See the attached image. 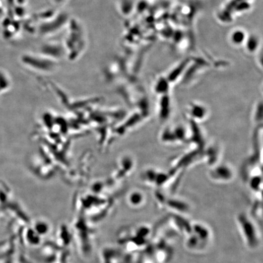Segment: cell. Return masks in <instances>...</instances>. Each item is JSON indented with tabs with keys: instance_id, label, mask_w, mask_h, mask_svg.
I'll return each mask as SVG.
<instances>
[{
	"instance_id": "8",
	"label": "cell",
	"mask_w": 263,
	"mask_h": 263,
	"mask_svg": "<svg viewBox=\"0 0 263 263\" xmlns=\"http://www.w3.org/2000/svg\"><path fill=\"white\" fill-rule=\"evenodd\" d=\"M169 81L164 77H160L155 85V91L159 95H166L169 92Z\"/></svg>"
},
{
	"instance_id": "12",
	"label": "cell",
	"mask_w": 263,
	"mask_h": 263,
	"mask_svg": "<svg viewBox=\"0 0 263 263\" xmlns=\"http://www.w3.org/2000/svg\"><path fill=\"white\" fill-rule=\"evenodd\" d=\"M130 200L131 203H132L133 205H138L143 202V196L138 193H134V194L131 196Z\"/></svg>"
},
{
	"instance_id": "4",
	"label": "cell",
	"mask_w": 263,
	"mask_h": 263,
	"mask_svg": "<svg viewBox=\"0 0 263 263\" xmlns=\"http://www.w3.org/2000/svg\"><path fill=\"white\" fill-rule=\"evenodd\" d=\"M158 106V115L160 120L165 121L168 119L171 112V101L168 94L162 95Z\"/></svg>"
},
{
	"instance_id": "11",
	"label": "cell",
	"mask_w": 263,
	"mask_h": 263,
	"mask_svg": "<svg viewBox=\"0 0 263 263\" xmlns=\"http://www.w3.org/2000/svg\"><path fill=\"white\" fill-rule=\"evenodd\" d=\"M188 237L189 238H188L186 245L188 248L192 249V250L197 248L198 247L200 246V244L202 243L199 240H198V238L197 236L193 234V233Z\"/></svg>"
},
{
	"instance_id": "6",
	"label": "cell",
	"mask_w": 263,
	"mask_h": 263,
	"mask_svg": "<svg viewBox=\"0 0 263 263\" xmlns=\"http://www.w3.org/2000/svg\"><path fill=\"white\" fill-rule=\"evenodd\" d=\"M189 112L191 116L196 121L202 120L205 119L207 115V111L202 105L197 103H192L190 104Z\"/></svg>"
},
{
	"instance_id": "5",
	"label": "cell",
	"mask_w": 263,
	"mask_h": 263,
	"mask_svg": "<svg viewBox=\"0 0 263 263\" xmlns=\"http://www.w3.org/2000/svg\"><path fill=\"white\" fill-rule=\"evenodd\" d=\"M165 206L175 211L177 214L187 213L190 210V206L186 202L176 198L166 199Z\"/></svg>"
},
{
	"instance_id": "13",
	"label": "cell",
	"mask_w": 263,
	"mask_h": 263,
	"mask_svg": "<svg viewBox=\"0 0 263 263\" xmlns=\"http://www.w3.org/2000/svg\"><path fill=\"white\" fill-rule=\"evenodd\" d=\"M244 39V34L242 31H236L233 34L232 40L236 44H241Z\"/></svg>"
},
{
	"instance_id": "2",
	"label": "cell",
	"mask_w": 263,
	"mask_h": 263,
	"mask_svg": "<svg viewBox=\"0 0 263 263\" xmlns=\"http://www.w3.org/2000/svg\"><path fill=\"white\" fill-rule=\"evenodd\" d=\"M210 174L212 179L218 182H229L233 177L232 169L225 165L216 166L210 171Z\"/></svg>"
},
{
	"instance_id": "10",
	"label": "cell",
	"mask_w": 263,
	"mask_h": 263,
	"mask_svg": "<svg viewBox=\"0 0 263 263\" xmlns=\"http://www.w3.org/2000/svg\"><path fill=\"white\" fill-rule=\"evenodd\" d=\"M249 185H250L251 189L253 190V191L257 193H259L260 191L262 192V177H260L259 175H256L252 177Z\"/></svg>"
},
{
	"instance_id": "1",
	"label": "cell",
	"mask_w": 263,
	"mask_h": 263,
	"mask_svg": "<svg viewBox=\"0 0 263 263\" xmlns=\"http://www.w3.org/2000/svg\"><path fill=\"white\" fill-rule=\"evenodd\" d=\"M237 221L247 245L251 249L257 248L259 245L260 239L254 222L243 213L238 214Z\"/></svg>"
},
{
	"instance_id": "9",
	"label": "cell",
	"mask_w": 263,
	"mask_h": 263,
	"mask_svg": "<svg viewBox=\"0 0 263 263\" xmlns=\"http://www.w3.org/2000/svg\"><path fill=\"white\" fill-rule=\"evenodd\" d=\"M187 62H184V63L179 65L175 69H174L171 73L169 75L168 77V80L169 82H174L179 78V77L183 73L185 70V68H186L187 65Z\"/></svg>"
},
{
	"instance_id": "14",
	"label": "cell",
	"mask_w": 263,
	"mask_h": 263,
	"mask_svg": "<svg viewBox=\"0 0 263 263\" xmlns=\"http://www.w3.org/2000/svg\"><path fill=\"white\" fill-rule=\"evenodd\" d=\"M151 230L149 227L143 226L139 228L136 233V236L138 237L146 239L148 235L151 233Z\"/></svg>"
},
{
	"instance_id": "15",
	"label": "cell",
	"mask_w": 263,
	"mask_h": 263,
	"mask_svg": "<svg viewBox=\"0 0 263 263\" xmlns=\"http://www.w3.org/2000/svg\"><path fill=\"white\" fill-rule=\"evenodd\" d=\"M155 198H156L158 204H159V205L161 206V207L162 208L163 206H165L166 198L162 194V193L159 192H155Z\"/></svg>"
},
{
	"instance_id": "7",
	"label": "cell",
	"mask_w": 263,
	"mask_h": 263,
	"mask_svg": "<svg viewBox=\"0 0 263 263\" xmlns=\"http://www.w3.org/2000/svg\"><path fill=\"white\" fill-rule=\"evenodd\" d=\"M192 230V233L197 236L198 240L203 244L205 243L210 238V231L203 224H193Z\"/></svg>"
},
{
	"instance_id": "3",
	"label": "cell",
	"mask_w": 263,
	"mask_h": 263,
	"mask_svg": "<svg viewBox=\"0 0 263 263\" xmlns=\"http://www.w3.org/2000/svg\"><path fill=\"white\" fill-rule=\"evenodd\" d=\"M171 219L177 231L182 235L189 237L192 234V225L184 216L180 215L179 214H173Z\"/></svg>"
}]
</instances>
